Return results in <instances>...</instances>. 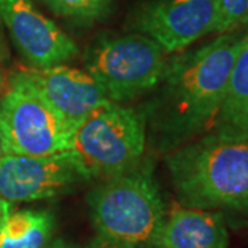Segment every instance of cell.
Listing matches in <instances>:
<instances>
[{
	"label": "cell",
	"mask_w": 248,
	"mask_h": 248,
	"mask_svg": "<svg viewBox=\"0 0 248 248\" xmlns=\"http://www.w3.org/2000/svg\"><path fill=\"white\" fill-rule=\"evenodd\" d=\"M247 33L232 31L167 62L155 128L177 148L213 125L233 62Z\"/></svg>",
	"instance_id": "1"
},
{
	"label": "cell",
	"mask_w": 248,
	"mask_h": 248,
	"mask_svg": "<svg viewBox=\"0 0 248 248\" xmlns=\"http://www.w3.org/2000/svg\"><path fill=\"white\" fill-rule=\"evenodd\" d=\"M166 161L184 207L248 217V134L210 130L174 148Z\"/></svg>",
	"instance_id": "2"
},
{
	"label": "cell",
	"mask_w": 248,
	"mask_h": 248,
	"mask_svg": "<svg viewBox=\"0 0 248 248\" xmlns=\"http://www.w3.org/2000/svg\"><path fill=\"white\" fill-rule=\"evenodd\" d=\"M97 233L138 247L152 243L166 208L152 171L137 166L104 179L87 196Z\"/></svg>",
	"instance_id": "3"
},
{
	"label": "cell",
	"mask_w": 248,
	"mask_h": 248,
	"mask_svg": "<svg viewBox=\"0 0 248 248\" xmlns=\"http://www.w3.org/2000/svg\"><path fill=\"white\" fill-rule=\"evenodd\" d=\"M76 127L42 95L27 69L10 75L0 99L4 153L50 156L71 151Z\"/></svg>",
	"instance_id": "4"
},
{
	"label": "cell",
	"mask_w": 248,
	"mask_h": 248,
	"mask_svg": "<svg viewBox=\"0 0 248 248\" xmlns=\"http://www.w3.org/2000/svg\"><path fill=\"white\" fill-rule=\"evenodd\" d=\"M145 142V116L110 102L76 127L71 151L87 179H107L135 169L143 156Z\"/></svg>",
	"instance_id": "5"
},
{
	"label": "cell",
	"mask_w": 248,
	"mask_h": 248,
	"mask_svg": "<svg viewBox=\"0 0 248 248\" xmlns=\"http://www.w3.org/2000/svg\"><path fill=\"white\" fill-rule=\"evenodd\" d=\"M164 54L142 33L104 35L86 50L84 65L107 97L119 104L159 86L169 62Z\"/></svg>",
	"instance_id": "6"
},
{
	"label": "cell",
	"mask_w": 248,
	"mask_h": 248,
	"mask_svg": "<svg viewBox=\"0 0 248 248\" xmlns=\"http://www.w3.org/2000/svg\"><path fill=\"white\" fill-rule=\"evenodd\" d=\"M87 177L72 151L50 156L0 157V196L9 203L53 199L73 190Z\"/></svg>",
	"instance_id": "7"
},
{
	"label": "cell",
	"mask_w": 248,
	"mask_h": 248,
	"mask_svg": "<svg viewBox=\"0 0 248 248\" xmlns=\"http://www.w3.org/2000/svg\"><path fill=\"white\" fill-rule=\"evenodd\" d=\"M215 13V0H143L131 16V27L164 53H177L213 33Z\"/></svg>",
	"instance_id": "8"
},
{
	"label": "cell",
	"mask_w": 248,
	"mask_h": 248,
	"mask_svg": "<svg viewBox=\"0 0 248 248\" xmlns=\"http://www.w3.org/2000/svg\"><path fill=\"white\" fill-rule=\"evenodd\" d=\"M0 21L29 68L61 65L79 53L76 43L36 9L32 0H0Z\"/></svg>",
	"instance_id": "9"
},
{
	"label": "cell",
	"mask_w": 248,
	"mask_h": 248,
	"mask_svg": "<svg viewBox=\"0 0 248 248\" xmlns=\"http://www.w3.org/2000/svg\"><path fill=\"white\" fill-rule=\"evenodd\" d=\"M27 73L42 95L68 122L76 125L112 102L87 71L61 63L43 69L28 68Z\"/></svg>",
	"instance_id": "10"
},
{
	"label": "cell",
	"mask_w": 248,
	"mask_h": 248,
	"mask_svg": "<svg viewBox=\"0 0 248 248\" xmlns=\"http://www.w3.org/2000/svg\"><path fill=\"white\" fill-rule=\"evenodd\" d=\"M155 248H228L229 232L219 211L175 207L152 240Z\"/></svg>",
	"instance_id": "11"
},
{
	"label": "cell",
	"mask_w": 248,
	"mask_h": 248,
	"mask_svg": "<svg viewBox=\"0 0 248 248\" xmlns=\"http://www.w3.org/2000/svg\"><path fill=\"white\" fill-rule=\"evenodd\" d=\"M211 130L248 134V33L233 62L221 108Z\"/></svg>",
	"instance_id": "12"
},
{
	"label": "cell",
	"mask_w": 248,
	"mask_h": 248,
	"mask_svg": "<svg viewBox=\"0 0 248 248\" xmlns=\"http://www.w3.org/2000/svg\"><path fill=\"white\" fill-rule=\"evenodd\" d=\"M55 218L46 210L10 214L0 232V248H43L51 240Z\"/></svg>",
	"instance_id": "13"
},
{
	"label": "cell",
	"mask_w": 248,
	"mask_h": 248,
	"mask_svg": "<svg viewBox=\"0 0 248 248\" xmlns=\"http://www.w3.org/2000/svg\"><path fill=\"white\" fill-rule=\"evenodd\" d=\"M55 16L78 21H94L110 10L115 0H45Z\"/></svg>",
	"instance_id": "14"
},
{
	"label": "cell",
	"mask_w": 248,
	"mask_h": 248,
	"mask_svg": "<svg viewBox=\"0 0 248 248\" xmlns=\"http://www.w3.org/2000/svg\"><path fill=\"white\" fill-rule=\"evenodd\" d=\"M213 33H226L248 25V0H215Z\"/></svg>",
	"instance_id": "15"
},
{
	"label": "cell",
	"mask_w": 248,
	"mask_h": 248,
	"mask_svg": "<svg viewBox=\"0 0 248 248\" xmlns=\"http://www.w3.org/2000/svg\"><path fill=\"white\" fill-rule=\"evenodd\" d=\"M86 248H137L131 246V244H127V243H122L119 240L110 239L108 236L104 234H99L97 233V236L90 241Z\"/></svg>",
	"instance_id": "16"
},
{
	"label": "cell",
	"mask_w": 248,
	"mask_h": 248,
	"mask_svg": "<svg viewBox=\"0 0 248 248\" xmlns=\"http://www.w3.org/2000/svg\"><path fill=\"white\" fill-rule=\"evenodd\" d=\"M7 61H9V50H7V46L4 43L3 35L0 32V99H1V95H3L6 84H7V80H6V63H7Z\"/></svg>",
	"instance_id": "17"
},
{
	"label": "cell",
	"mask_w": 248,
	"mask_h": 248,
	"mask_svg": "<svg viewBox=\"0 0 248 248\" xmlns=\"http://www.w3.org/2000/svg\"><path fill=\"white\" fill-rule=\"evenodd\" d=\"M43 248H81L76 243H73L71 240L58 237V239H51Z\"/></svg>",
	"instance_id": "18"
},
{
	"label": "cell",
	"mask_w": 248,
	"mask_h": 248,
	"mask_svg": "<svg viewBox=\"0 0 248 248\" xmlns=\"http://www.w3.org/2000/svg\"><path fill=\"white\" fill-rule=\"evenodd\" d=\"M11 203H9L7 200H4L1 196H0V232L3 229V226H4V223L7 221V218L10 217V214H11Z\"/></svg>",
	"instance_id": "19"
},
{
	"label": "cell",
	"mask_w": 248,
	"mask_h": 248,
	"mask_svg": "<svg viewBox=\"0 0 248 248\" xmlns=\"http://www.w3.org/2000/svg\"><path fill=\"white\" fill-rule=\"evenodd\" d=\"M4 155V148H3V140H1V134H0V157Z\"/></svg>",
	"instance_id": "20"
}]
</instances>
